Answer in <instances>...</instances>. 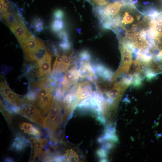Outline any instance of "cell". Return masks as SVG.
Here are the masks:
<instances>
[{
	"label": "cell",
	"mask_w": 162,
	"mask_h": 162,
	"mask_svg": "<svg viewBox=\"0 0 162 162\" xmlns=\"http://www.w3.org/2000/svg\"><path fill=\"white\" fill-rule=\"evenodd\" d=\"M8 2L6 0H5L3 4L2 11L1 14L8 11Z\"/></svg>",
	"instance_id": "obj_24"
},
{
	"label": "cell",
	"mask_w": 162,
	"mask_h": 162,
	"mask_svg": "<svg viewBox=\"0 0 162 162\" xmlns=\"http://www.w3.org/2000/svg\"><path fill=\"white\" fill-rule=\"evenodd\" d=\"M64 15V12L60 9L56 10L53 13V17L55 19L62 20Z\"/></svg>",
	"instance_id": "obj_21"
},
{
	"label": "cell",
	"mask_w": 162,
	"mask_h": 162,
	"mask_svg": "<svg viewBox=\"0 0 162 162\" xmlns=\"http://www.w3.org/2000/svg\"><path fill=\"white\" fill-rule=\"evenodd\" d=\"M3 97L9 104L13 106H19L21 104L22 101L19 95L13 91Z\"/></svg>",
	"instance_id": "obj_12"
},
{
	"label": "cell",
	"mask_w": 162,
	"mask_h": 162,
	"mask_svg": "<svg viewBox=\"0 0 162 162\" xmlns=\"http://www.w3.org/2000/svg\"><path fill=\"white\" fill-rule=\"evenodd\" d=\"M63 55H58L56 57L53 66V72H55L60 67L63 60Z\"/></svg>",
	"instance_id": "obj_18"
},
{
	"label": "cell",
	"mask_w": 162,
	"mask_h": 162,
	"mask_svg": "<svg viewBox=\"0 0 162 162\" xmlns=\"http://www.w3.org/2000/svg\"><path fill=\"white\" fill-rule=\"evenodd\" d=\"M20 45L26 57L29 61L38 60L45 52L43 43L33 34Z\"/></svg>",
	"instance_id": "obj_1"
},
{
	"label": "cell",
	"mask_w": 162,
	"mask_h": 162,
	"mask_svg": "<svg viewBox=\"0 0 162 162\" xmlns=\"http://www.w3.org/2000/svg\"><path fill=\"white\" fill-rule=\"evenodd\" d=\"M64 27V23L61 20L55 19L52 22L51 28L52 31L55 32H59Z\"/></svg>",
	"instance_id": "obj_13"
},
{
	"label": "cell",
	"mask_w": 162,
	"mask_h": 162,
	"mask_svg": "<svg viewBox=\"0 0 162 162\" xmlns=\"http://www.w3.org/2000/svg\"><path fill=\"white\" fill-rule=\"evenodd\" d=\"M28 146H31L29 140L20 134H17L14 141L11 144L10 149L17 152H20L24 150Z\"/></svg>",
	"instance_id": "obj_8"
},
{
	"label": "cell",
	"mask_w": 162,
	"mask_h": 162,
	"mask_svg": "<svg viewBox=\"0 0 162 162\" xmlns=\"http://www.w3.org/2000/svg\"><path fill=\"white\" fill-rule=\"evenodd\" d=\"M63 119L62 114L47 115L45 117L43 127L49 128L53 132L61 124Z\"/></svg>",
	"instance_id": "obj_5"
},
{
	"label": "cell",
	"mask_w": 162,
	"mask_h": 162,
	"mask_svg": "<svg viewBox=\"0 0 162 162\" xmlns=\"http://www.w3.org/2000/svg\"><path fill=\"white\" fill-rule=\"evenodd\" d=\"M64 57L62 63L60 66V71L63 72L65 71L70 64L71 59L66 55H64Z\"/></svg>",
	"instance_id": "obj_16"
},
{
	"label": "cell",
	"mask_w": 162,
	"mask_h": 162,
	"mask_svg": "<svg viewBox=\"0 0 162 162\" xmlns=\"http://www.w3.org/2000/svg\"><path fill=\"white\" fill-rule=\"evenodd\" d=\"M134 38V44L136 46L141 48H144L146 46L147 42L145 38L142 35L139 37Z\"/></svg>",
	"instance_id": "obj_14"
},
{
	"label": "cell",
	"mask_w": 162,
	"mask_h": 162,
	"mask_svg": "<svg viewBox=\"0 0 162 162\" xmlns=\"http://www.w3.org/2000/svg\"><path fill=\"white\" fill-rule=\"evenodd\" d=\"M51 55L46 50L42 56L37 60V65L40 76H43L51 71Z\"/></svg>",
	"instance_id": "obj_4"
},
{
	"label": "cell",
	"mask_w": 162,
	"mask_h": 162,
	"mask_svg": "<svg viewBox=\"0 0 162 162\" xmlns=\"http://www.w3.org/2000/svg\"><path fill=\"white\" fill-rule=\"evenodd\" d=\"M77 74H78L74 70L71 69L68 71L64 76L62 83L64 89L76 81L78 79Z\"/></svg>",
	"instance_id": "obj_11"
},
{
	"label": "cell",
	"mask_w": 162,
	"mask_h": 162,
	"mask_svg": "<svg viewBox=\"0 0 162 162\" xmlns=\"http://www.w3.org/2000/svg\"><path fill=\"white\" fill-rule=\"evenodd\" d=\"M10 29L15 35L20 44L32 34L26 28L23 21Z\"/></svg>",
	"instance_id": "obj_6"
},
{
	"label": "cell",
	"mask_w": 162,
	"mask_h": 162,
	"mask_svg": "<svg viewBox=\"0 0 162 162\" xmlns=\"http://www.w3.org/2000/svg\"><path fill=\"white\" fill-rule=\"evenodd\" d=\"M59 46L64 50H68L71 47V44L68 41L62 40L60 43Z\"/></svg>",
	"instance_id": "obj_23"
},
{
	"label": "cell",
	"mask_w": 162,
	"mask_h": 162,
	"mask_svg": "<svg viewBox=\"0 0 162 162\" xmlns=\"http://www.w3.org/2000/svg\"><path fill=\"white\" fill-rule=\"evenodd\" d=\"M134 21V19L132 16L129 14L128 12H126L123 18L122 22L126 24L131 23Z\"/></svg>",
	"instance_id": "obj_20"
},
{
	"label": "cell",
	"mask_w": 162,
	"mask_h": 162,
	"mask_svg": "<svg viewBox=\"0 0 162 162\" xmlns=\"http://www.w3.org/2000/svg\"><path fill=\"white\" fill-rule=\"evenodd\" d=\"M36 102L42 115L44 116L47 113L50 108L52 94L50 89L44 86V84L39 86Z\"/></svg>",
	"instance_id": "obj_3"
},
{
	"label": "cell",
	"mask_w": 162,
	"mask_h": 162,
	"mask_svg": "<svg viewBox=\"0 0 162 162\" xmlns=\"http://www.w3.org/2000/svg\"><path fill=\"white\" fill-rule=\"evenodd\" d=\"M20 105V114L38 125L43 126L44 121L43 116L32 102L25 99Z\"/></svg>",
	"instance_id": "obj_2"
},
{
	"label": "cell",
	"mask_w": 162,
	"mask_h": 162,
	"mask_svg": "<svg viewBox=\"0 0 162 162\" xmlns=\"http://www.w3.org/2000/svg\"><path fill=\"white\" fill-rule=\"evenodd\" d=\"M33 25L35 30L38 32L42 31L44 28V22L40 18H35L33 21Z\"/></svg>",
	"instance_id": "obj_15"
},
{
	"label": "cell",
	"mask_w": 162,
	"mask_h": 162,
	"mask_svg": "<svg viewBox=\"0 0 162 162\" xmlns=\"http://www.w3.org/2000/svg\"><path fill=\"white\" fill-rule=\"evenodd\" d=\"M12 91L6 82H2L0 83V93L2 97L8 94Z\"/></svg>",
	"instance_id": "obj_17"
},
{
	"label": "cell",
	"mask_w": 162,
	"mask_h": 162,
	"mask_svg": "<svg viewBox=\"0 0 162 162\" xmlns=\"http://www.w3.org/2000/svg\"><path fill=\"white\" fill-rule=\"evenodd\" d=\"M29 140L31 143L33 152L32 158L31 159L33 160L38 157L42 151L45 144H47L48 140L46 138L42 139L39 137H35L31 138Z\"/></svg>",
	"instance_id": "obj_7"
},
{
	"label": "cell",
	"mask_w": 162,
	"mask_h": 162,
	"mask_svg": "<svg viewBox=\"0 0 162 162\" xmlns=\"http://www.w3.org/2000/svg\"><path fill=\"white\" fill-rule=\"evenodd\" d=\"M5 0H0V12L1 14L2 11L3 6Z\"/></svg>",
	"instance_id": "obj_26"
},
{
	"label": "cell",
	"mask_w": 162,
	"mask_h": 162,
	"mask_svg": "<svg viewBox=\"0 0 162 162\" xmlns=\"http://www.w3.org/2000/svg\"><path fill=\"white\" fill-rule=\"evenodd\" d=\"M1 14L2 17L5 21L10 29L16 26L23 21L17 14H15L8 11Z\"/></svg>",
	"instance_id": "obj_9"
},
{
	"label": "cell",
	"mask_w": 162,
	"mask_h": 162,
	"mask_svg": "<svg viewBox=\"0 0 162 162\" xmlns=\"http://www.w3.org/2000/svg\"><path fill=\"white\" fill-rule=\"evenodd\" d=\"M20 126L21 129L25 133L28 134L39 137L42 135V133L39 128L31 123L23 122L20 125Z\"/></svg>",
	"instance_id": "obj_10"
},
{
	"label": "cell",
	"mask_w": 162,
	"mask_h": 162,
	"mask_svg": "<svg viewBox=\"0 0 162 162\" xmlns=\"http://www.w3.org/2000/svg\"><path fill=\"white\" fill-rule=\"evenodd\" d=\"M97 154L100 157H103L105 156L104 151L103 149H100L98 150Z\"/></svg>",
	"instance_id": "obj_25"
},
{
	"label": "cell",
	"mask_w": 162,
	"mask_h": 162,
	"mask_svg": "<svg viewBox=\"0 0 162 162\" xmlns=\"http://www.w3.org/2000/svg\"><path fill=\"white\" fill-rule=\"evenodd\" d=\"M4 160L5 162H13L14 161V160L13 158H10V157H7L6 158H5Z\"/></svg>",
	"instance_id": "obj_27"
},
{
	"label": "cell",
	"mask_w": 162,
	"mask_h": 162,
	"mask_svg": "<svg viewBox=\"0 0 162 162\" xmlns=\"http://www.w3.org/2000/svg\"><path fill=\"white\" fill-rule=\"evenodd\" d=\"M93 5L98 6H103L107 4L110 2V0H86Z\"/></svg>",
	"instance_id": "obj_19"
},
{
	"label": "cell",
	"mask_w": 162,
	"mask_h": 162,
	"mask_svg": "<svg viewBox=\"0 0 162 162\" xmlns=\"http://www.w3.org/2000/svg\"><path fill=\"white\" fill-rule=\"evenodd\" d=\"M58 36L62 40L68 41V34L65 31L62 30L58 32Z\"/></svg>",
	"instance_id": "obj_22"
}]
</instances>
